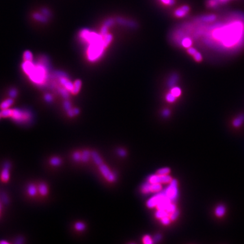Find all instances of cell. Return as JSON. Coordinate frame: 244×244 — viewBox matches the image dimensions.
<instances>
[{
    "instance_id": "obj_1",
    "label": "cell",
    "mask_w": 244,
    "mask_h": 244,
    "mask_svg": "<svg viewBox=\"0 0 244 244\" xmlns=\"http://www.w3.org/2000/svg\"><path fill=\"white\" fill-rule=\"evenodd\" d=\"M214 34H223L218 41L223 47L231 48L239 46L244 40V21L240 18H231L222 26L215 27Z\"/></svg>"
},
{
    "instance_id": "obj_35",
    "label": "cell",
    "mask_w": 244,
    "mask_h": 244,
    "mask_svg": "<svg viewBox=\"0 0 244 244\" xmlns=\"http://www.w3.org/2000/svg\"><path fill=\"white\" fill-rule=\"evenodd\" d=\"M171 93L172 94H173L174 96H175L176 97H179L180 95H181V89H180L179 87L174 86V87H173V88H172L171 90Z\"/></svg>"
},
{
    "instance_id": "obj_16",
    "label": "cell",
    "mask_w": 244,
    "mask_h": 244,
    "mask_svg": "<svg viewBox=\"0 0 244 244\" xmlns=\"http://www.w3.org/2000/svg\"><path fill=\"white\" fill-rule=\"evenodd\" d=\"M38 192L43 197L47 196L49 192L47 185L44 183H41L39 184L38 186Z\"/></svg>"
},
{
    "instance_id": "obj_23",
    "label": "cell",
    "mask_w": 244,
    "mask_h": 244,
    "mask_svg": "<svg viewBox=\"0 0 244 244\" xmlns=\"http://www.w3.org/2000/svg\"><path fill=\"white\" fill-rule=\"evenodd\" d=\"M33 18L37 21H41L43 23H46L47 21V17L45 16L43 14L40 13H34L33 15Z\"/></svg>"
},
{
    "instance_id": "obj_48",
    "label": "cell",
    "mask_w": 244,
    "mask_h": 244,
    "mask_svg": "<svg viewBox=\"0 0 244 244\" xmlns=\"http://www.w3.org/2000/svg\"><path fill=\"white\" fill-rule=\"evenodd\" d=\"M60 94L64 97V99H67L69 97V93L67 90L64 89H60Z\"/></svg>"
},
{
    "instance_id": "obj_37",
    "label": "cell",
    "mask_w": 244,
    "mask_h": 244,
    "mask_svg": "<svg viewBox=\"0 0 244 244\" xmlns=\"http://www.w3.org/2000/svg\"><path fill=\"white\" fill-rule=\"evenodd\" d=\"M81 152L75 151L73 154V158L75 162L81 161Z\"/></svg>"
},
{
    "instance_id": "obj_24",
    "label": "cell",
    "mask_w": 244,
    "mask_h": 244,
    "mask_svg": "<svg viewBox=\"0 0 244 244\" xmlns=\"http://www.w3.org/2000/svg\"><path fill=\"white\" fill-rule=\"evenodd\" d=\"M112 38L113 37H112V34H107L105 36H103V44L105 48L107 47L109 45V44L111 43L112 40Z\"/></svg>"
},
{
    "instance_id": "obj_5",
    "label": "cell",
    "mask_w": 244,
    "mask_h": 244,
    "mask_svg": "<svg viewBox=\"0 0 244 244\" xmlns=\"http://www.w3.org/2000/svg\"><path fill=\"white\" fill-rule=\"evenodd\" d=\"M167 198L173 203H175L179 195L177 181L175 179H172L167 188L164 189Z\"/></svg>"
},
{
    "instance_id": "obj_54",
    "label": "cell",
    "mask_w": 244,
    "mask_h": 244,
    "mask_svg": "<svg viewBox=\"0 0 244 244\" xmlns=\"http://www.w3.org/2000/svg\"><path fill=\"white\" fill-rule=\"evenodd\" d=\"M45 99L48 102H50L53 100V97L50 94H47L45 96Z\"/></svg>"
},
{
    "instance_id": "obj_55",
    "label": "cell",
    "mask_w": 244,
    "mask_h": 244,
    "mask_svg": "<svg viewBox=\"0 0 244 244\" xmlns=\"http://www.w3.org/2000/svg\"><path fill=\"white\" fill-rule=\"evenodd\" d=\"M229 0H217V2L218 3V5L220 4H224L227 2V1H228Z\"/></svg>"
},
{
    "instance_id": "obj_52",
    "label": "cell",
    "mask_w": 244,
    "mask_h": 244,
    "mask_svg": "<svg viewBox=\"0 0 244 244\" xmlns=\"http://www.w3.org/2000/svg\"><path fill=\"white\" fill-rule=\"evenodd\" d=\"M163 4L168 5H172L174 4V0H161Z\"/></svg>"
},
{
    "instance_id": "obj_22",
    "label": "cell",
    "mask_w": 244,
    "mask_h": 244,
    "mask_svg": "<svg viewBox=\"0 0 244 244\" xmlns=\"http://www.w3.org/2000/svg\"><path fill=\"white\" fill-rule=\"evenodd\" d=\"M150 185H151V183L148 181L142 184L141 187L142 193L145 194L151 193L150 192Z\"/></svg>"
},
{
    "instance_id": "obj_17",
    "label": "cell",
    "mask_w": 244,
    "mask_h": 244,
    "mask_svg": "<svg viewBox=\"0 0 244 244\" xmlns=\"http://www.w3.org/2000/svg\"><path fill=\"white\" fill-rule=\"evenodd\" d=\"M91 158L93 159L94 162L99 166L103 163L102 159L101 158L99 153L96 151H91Z\"/></svg>"
},
{
    "instance_id": "obj_28",
    "label": "cell",
    "mask_w": 244,
    "mask_h": 244,
    "mask_svg": "<svg viewBox=\"0 0 244 244\" xmlns=\"http://www.w3.org/2000/svg\"><path fill=\"white\" fill-rule=\"evenodd\" d=\"M192 40L191 39H190L189 37H185L184 39L182 40L181 41V45L182 46L186 48H189V47H191L192 45Z\"/></svg>"
},
{
    "instance_id": "obj_2",
    "label": "cell",
    "mask_w": 244,
    "mask_h": 244,
    "mask_svg": "<svg viewBox=\"0 0 244 244\" xmlns=\"http://www.w3.org/2000/svg\"><path fill=\"white\" fill-rule=\"evenodd\" d=\"M105 47L103 41L101 42L89 44L86 50V57L90 62H95L99 60L104 53Z\"/></svg>"
},
{
    "instance_id": "obj_6",
    "label": "cell",
    "mask_w": 244,
    "mask_h": 244,
    "mask_svg": "<svg viewBox=\"0 0 244 244\" xmlns=\"http://www.w3.org/2000/svg\"><path fill=\"white\" fill-rule=\"evenodd\" d=\"M172 180L171 177L168 175H159L158 174L151 175L148 178V181L151 184H166L169 183Z\"/></svg>"
},
{
    "instance_id": "obj_44",
    "label": "cell",
    "mask_w": 244,
    "mask_h": 244,
    "mask_svg": "<svg viewBox=\"0 0 244 244\" xmlns=\"http://www.w3.org/2000/svg\"><path fill=\"white\" fill-rule=\"evenodd\" d=\"M117 153L118 154V155L121 157H124L127 155V151L122 148H119L117 150Z\"/></svg>"
},
{
    "instance_id": "obj_21",
    "label": "cell",
    "mask_w": 244,
    "mask_h": 244,
    "mask_svg": "<svg viewBox=\"0 0 244 244\" xmlns=\"http://www.w3.org/2000/svg\"><path fill=\"white\" fill-rule=\"evenodd\" d=\"M81 87V81L80 80H77L73 83V90L71 93L73 94H76L80 91Z\"/></svg>"
},
{
    "instance_id": "obj_15",
    "label": "cell",
    "mask_w": 244,
    "mask_h": 244,
    "mask_svg": "<svg viewBox=\"0 0 244 244\" xmlns=\"http://www.w3.org/2000/svg\"><path fill=\"white\" fill-rule=\"evenodd\" d=\"M27 192L30 197H34L37 195L38 192V186L34 184H29L27 188Z\"/></svg>"
},
{
    "instance_id": "obj_34",
    "label": "cell",
    "mask_w": 244,
    "mask_h": 244,
    "mask_svg": "<svg viewBox=\"0 0 244 244\" xmlns=\"http://www.w3.org/2000/svg\"><path fill=\"white\" fill-rule=\"evenodd\" d=\"M23 59L24 61H32L33 60V55L30 51L27 50L23 54Z\"/></svg>"
},
{
    "instance_id": "obj_46",
    "label": "cell",
    "mask_w": 244,
    "mask_h": 244,
    "mask_svg": "<svg viewBox=\"0 0 244 244\" xmlns=\"http://www.w3.org/2000/svg\"><path fill=\"white\" fill-rule=\"evenodd\" d=\"M114 23V21L112 19H109L105 21L104 23V26H106L108 28L112 27Z\"/></svg>"
},
{
    "instance_id": "obj_33",
    "label": "cell",
    "mask_w": 244,
    "mask_h": 244,
    "mask_svg": "<svg viewBox=\"0 0 244 244\" xmlns=\"http://www.w3.org/2000/svg\"><path fill=\"white\" fill-rule=\"evenodd\" d=\"M170 169L168 167H164L162 168H160L157 172V174L159 175H168V174L170 172Z\"/></svg>"
},
{
    "instance_id": "obj_56",
    "label": "cell",
    "mask_w": 244,
    "mask_h": 244,
    "mask_svg": "<svg viewBox=\"0 0 244 244\" xmlns=\"http://www.w3.org/2000/svg\"><path fill=\"white\" fill-rule=\"evenodd\" d=\"M73 112H74V114H75V115L79 114V110L78 109H77V108H75V109H73Z\"/></svg>"
},
{
    "instance_id": "obj_59",
    "label": "cell",
    "mask_w": 244,
    "mask_h": 244,
    "mask_svg": "<svg viewBox=\"0 0 244 244\" xmlns=\"http://www.w3.org/2000/svg\"><path fill=\"white\" fill-rule=\"evenodd\" d=\"M1 117H2V116H1V113H0V118H1Z\"/></svg>"
},
{
    "instance_id": "obj_41",
    "label": "cell",
    "mask_w": 244,
    "mask_h": 244,
    "mask_svg": "<svg viewBox=\"0 0 244 244\" xmlns=\"http://www.w3.org/2000/svg\"><path fill=\"white\" fill-rule=\"evenodd\" d=\"M171 219L169 216H165L161 219V222L164 225H168L171 223Z\"/></svg>"
},
{
    "instance_id": "obj_8",
    "label": "cell",
    "mask_w": 244,
    "mask_h": 244,
    "mask_svg": "<svg viewBox=\"0 0 244 244\" xmlns=\"http://www.w3.org/2000/svg\"><path fill=\"white\" fill-rule=\"evenodd\" d=\"M99 171L102 174L103 177L109 181V182H114L116 180V176L110 170L109 167L105 164H102L99 166Z\"/></svg>"
},
{
    "instance_id": "obj_19",
    "label": "cell",
    "mask_w": 244,
    "mask_h": 244,
    "mask_svg": "<svg viewBox=\"0 0 244 244\" xmlns=\"http://www.w3.org/2000/svg\"><path fill=\"white\" fill-rule=\"evenodd\" d=\"M216 16L213 14L203 16L200 18V20L203 23H213L216 21Z\"/></svg>"
},
{
    "instance_id": "obj_27",
    "label": "cell",
    "mask_w": 244,
    "mask_h": 244,
    "mask_svg": "<svg viewBox=\"0 0 244 244\" xmlns=\"http://www.w3.org/2000/svg\"><path fill=\"white\" fill-rule=\"evenodd\" d=\"M162 184H151L150 185V192L151 193H154V192H159L162 189Z\"/></svg>"
},
{
    "instance_id": "obj_45",
    "label": "cell",
    "mask_w": 244,
    "mask_h": 244,
    "mask_svg": "<svg viewBox=\"0 0 244 244\" xmlns=\"http://www.w3.org/2000/svg\"><path fill=\"white\" fill-rule=\"evenodd\" d=\"M18 94V92L17 89L13 88L9 91V96L11 99H14L17 97Z\"/></svg>"
},
{
    "instance_id": "obj_9",
    "label": "cell",
    "mask_w": 244,
    "mask_h": 244,
    "mask_svg": "<svg viewBox=\"0 0 244 244\" xmlns=\"http://www.w3.org/2000/svg\"><path fill=\"white\" fill-rule=\"evenodd\" d=\"M10 163H6L4 167L2 168L0 174V179L4 182L7 183L10 179Z\"/></svg>"
},
{
    "instance_id": "obj_14",
    "label": "cell",
    "mask_w": 244,
    "mask_h": 244,
    "mask_svg": "<svg viewBox=\"0 0 244 244\" xmlns=\"http://www.w3.org/2000/svg\"><path fill=\"white\" fill-rule=\"evenodd\" d=\"M244 123V115L240 114L233 119L232 122V124L235 128H239Z\"/></svg>"
},
{
    "instance_id": "obj_53",
    "label": "cell",
    "mask_w": 244,
    "mask_h": 244,
    "mask_svg": "<svg viewBox=\"0 0 244 244\" xmlns=\"http://www.w3.org/2000/svg\"><path fill=\"white\" fill-rule=\"evenodd\" d=\"M171 112L168 109H164L162 112V115L164 117H168L170 115Z\"/></svg>"
},
{
    "instance_id": "obj_13",
    "label": "cell",
    "mask_w": 244,
    "mask_h": 244,
    "mask_svg": "<svg viewBox=\"0 0 244 244\" xmlns=\"http://www.w3.org/2000/svg\"><path fill=\"white\" fill-rule=\"evenodd\" d=\"M189 11V8L188 6H183L177 9L175 12L176 17L177 18H183L185 17Z\"/></svg>"
},
{
    "instance_id": "obj_32",
    "label": "cell",
    "mask_w": 244,
    "mask_h": 244,
    "mask_svg": "<svg viewBox=\"0 0 244 244\" xmlns=\"http://www.w3.org/2000/svg\"><path fill=\"white\" fill-rule=\"evenodd\" d=\"M0 113L2 118H10L11 114H12V110L9 109L2 110V111Z\"/></svg>"
},
{
    "instance_id": "obj_4",
    "label": "cell",
    "mask_w": 244,
    "mask_h": 244,
    "mask_svg": "<svg viewBox=\"0 0 244 244\" xmlns=\"http://www.w3.org/2000/svg\"><path fill=\"white\" fill-rule=\"evenodd\" d=\"M10 118L13 121L18 123H26L32 119V115L30 112L19 109L12 110V114Z\"/></svg>"
},
{
    "instance_id": "obj_26",
    "label": "cell",
    "mask_w": 244,
    "mask_h": 244,
    "mask_svg": "<svg viewBox=\"0 0 244 244\" xmlns=\"http://www.w3.org/2000/svg\"><path fill=\"white\" fill-rule=\"evenodd\" d=\"M170 214H169L166 210H161V209L158 210V211L155 214V217L157 218L160 219L165 216H170Z\"/></svg>"
},
{
    "instance_id": "obj_36",
    "label": "cell",
    "mask_w": 244,
    "mask_h": 244,
    "mask_svg": "<svg viewBox=\"0 0 244 244\" xmlns=\"http://www.w3.org/2000/svg\"><path fill=\"white\" fill-rule=\"evenodd\" d=\"M176 98L175 96H174L173 94H172L171 93H168V94L166 95V99L168 102L173 103L174 102L176 99Z\"/></svg>"
},
{
    "instance_id": "obj_3",
    "label": "cell",
    "mask_w": 244,
    "mask_h": 244,
    "mask_svg": "<svg viewBox=\"0 0 244 244\" xmlns=\"http://www.w3.org/2000/svg\"><path fill=\"white\" fill-rule=\"evenodd\" d=\"M31 80L37 84H41L45 81L47 77V70L42 64H34V69L28 75Z\"/></svg>"
},
{
    "instance_id": "obj_10",
    "label": "cell",
    "mask_w": 244,
    "mask_h": 244,
    "mask_svg": "<svg viewBox=\"0 0 244 244\" xmlns=\"http://www.w3.org/2000/svg\"><path fill=\"white\" fill-rule=\"evenodd\" d=\"M227 213V208L223 204H219L215 207L214 209V214L216 218H222Z\"/></svg>"
},
{
    "instance_id": "obj_57",
    "label": "cell",
    "mask_w": 244,
    "mask_h": 244,
    "mask_svg": "<svg viewBox=\"0 0 244 244\" xmlns=\"http://www.w3.org/2000/svg\"><path fill=\"white\" fill-rule=\"evenodd\" d=\"M8 244V242H6V241H0V244Z\"/></svg>"
},
{
    "instance_id": "obj_31",
    "label": "cell",
    "mask_w": 244,
    "mask_h": 244,
    "mask_svg": "<svg viewBox=\"0 0 244 244\" xmlns=\"http://www.w3.org/2000/svg\"><path fill=\"white\" fill-rule=\"evenodd\" d=\"M74 228L77 231H83L86 229V225L84 223H83V222H77L75 224Z\"/></svg>"
},
{
    "instance_id": "obj_51",
    "label": "cell",
    "mask_w": 244,
    "mask_h": 244,
    "mask_svg": "<svg viewBox=\"0 0 244 244\" xmlns=\"http://www.w3.org/2000/svg\"><path fill=\"white\" fill-rule=\"evenodd\" d=\"M197 52V50L194 47H190L188 48V53L189 54L193 56Z\"/></svg>"
},
{
    "instance_id": "obj_42",
    "label": "cell",
    "mask_w": 244,
    "mask_h": 244,
    "mask_svg": "<svg viewBox=\"0 0 244 244\" xmlns=\"http://www.w3.org/2000/svg\"><path fill=\"white\" fill-rule=\"evenodd\" d=\"M162 239V236L159 233H157L154 236V237L153 238V241L154 244H156L159 242Z\"/></svg>"
},
{
    "instance_id": "obj_49",
    "label": "cell",
    "mask_w": 244,
    "mask_h": 244,
    "mask_svg": "<svg viewBox=\"0 0 244 244\" xmlns=\"http://www.w3.org/2000/svg\"><path fill=\"white\" fill-rule=\"evenodd\" d=\"M64 109L68 112L70 109H71V105L70 102L68 101H66L64 102Z\"/></svg>"
},
{
    "instance_id": "obj_12",
    "label": "cell",
    "mask_w": 244,
    "mask_h": 244,
    "mask_svg": "<svg viewBox=\"0 0 244 244\" xmlns=\"http://www.w3.org/2000/svg\"><path fill=\"white\" fill-rule=\"evenodd\" d=\"M34 64L32 63V61H24L22 64V69L27 75L30 74L33 69H34Z\"/></svg>"
},
{
    "instance_id": "obj_58",
    "label": "cell",
    "mask_w": 244,
    "mask_h": 244,
    "mask_svg": "<svg viewBox=\"0 0 244 244\" xmlns=\"http://www.w3.org/2000/svg\"><path fill=\"white\" fill-rule=\"evenodd\" d=\"M1 205H0V214H1Z\"/></svg>"
},
{
    "instance_id": "obj_18",
    "label": "cell",
    "mask_w": 244,
    "mask_h": 244,
    "mask_svg": "<svg viewBox=\"0 0 244 244\" xmlns=\"http://www.w3.org/2000/svg\"><path fill=\"white\" fill-rule=\"evenodd\" d=\"M81 161L83 162H87L91 158V152L89 150H83L81 152Z\"/></svg>"
},
{
    "instance_id": "obj_29",
    "label": "cell",
    "mask_w": 244,
    "mask_h": 244,
    "mask_svg": "<svg viewBox=\"0 0 244 244\" xmlns=\"http://www.w3.org/2000/svg\"><path fill=\"white\" fill-rule=\"evenodd\" d=\"M117 21L122 25L129 26V27H135V23L131 21H128L122 18H119L117 19Z\"/></svg>"
},
{
    "instance_id": "obj_11",
    "label": "cell",
    "mask_w": 244,
    "mask_h": 244,
    "mask_svg": "<svg viewBox=\"0 0 244 244\" xmlns=\"http://www.w3.org/2000/svg\"><path fill=\"white\" fill-rule=\"evenodd\" d=\"M60 83L61 84V85L63 86L65 89L68 91L71 92V90H73V84L67 77L64 76L60 77Z\"/></svg>"
},
{
    "instance_id": "obj_38",
    "label": "cell",
    "mask_w": 244,
    "mask_h": 244,
    "mask_svg": "<svg viewBox=\"0 0 244 244\" xmlns=\"http://www.w3.org/2000/svg\"><path fill=\"white\" fill-rule=\"evenodd\" d=\"M176 210H177V209H176V206L175 204L174 203L172 202V203H171L168 205V206L167 207L166 211H167V212H168L169 214H170L172 213L173 212H174V211Z\"/></svg>"
},
{
    "instance_id": "obj_47",
    "label": "cell",
    "mask_w": 244,
    "mask_h": 244,
    "mask_svg": "<svg viewBox=\"0 0 244 244\" xmlns=\"http://www.w3.org/2000/svg\"><path fill=\"white\" fill-rule=\"evenodd\" d=\"M108 28H109L103 25L100 30V34H101L102 36H104L106 34H108Z\"/></svg>"
},
{
    "instance_id": "obj_43",
    "label": "cell",
    "mask_w": 244,
    "mask_h": 244,
    "mask_svg": "<svg viewBox=\"0 0 244 244\" xmlns=\"http://www.w3.org/2000/svg\"><path fill=\"white\" fill-rule=\"evenodd\" d=\"M193 58L194 59V60L197 62H201L202 60V56L201 54L197 51V53L193 55Z\"/></svg>"
},
{
    "instance_id": "obj_30",
    "label": "cell",
    "mask_w": 244,
    "mask_h": 244,
    "mask_svg": "<svg viewBox=\"0 0 244 244\" xmlns=\"http://www.w3.org/2000/svg\"><path fill=\"white\" fill-rule=\"evenodd\" d=\"M177 80H178V76L176 74H173L168 80V85L170 87L174 86L175 85Z\"/></svg>"
},
{
    "instance_id": "obj_50",
    "label": "cell",
    "mask_w": 244,
    "mask_h": 244,
    "mask_svg": "<svg viewBox=\"0 0 244 244\" xmlns=\"http://www.w3.org/2000/svg\"><path fill=\"white\" fill-rule=\"evenodd\" d=\"M41 13L45 16H46L47 17H49L50 15V11L47 8H43V9H41Z\"/></svg>"
},
{
    "instance_id": "obj_25",
    "label": "cell",
    "mask_w": 244,
    "mask_h": 244,
    "mask_svg": "<svg viewBox=\"0 0 244 244\" xmlns=\"http://www.w3.org/2000/svg\"><path fill=\"white\" fill-rule=\"evenodd\" d=\"M49 163L51 164L52 166H54V167H57L60 166L62 163V160L60 157H53L51 158L50 159L49 161Z\"/></svg>"
},
{
    "instance_id": "obj_39",
    "label": "cell",
    "mask_w": 244,
    "mask_h": 244,
    "mask_svg": "<svg viewBox=\"0 0 244 244\" xmlns=\"http://www.w3.org/2000/svg\"><path fill=\"white\" fill-rule=\"evenodd\" d=\"M143 242L145 244H153V239L149 235H145L143 237Z\"/></svg>"
},
{
    "instance_id": "obj_20",
    "label": "cell",
    "mask_w": 244,
    "mask_h": 244,
    "mask_svg": "<svg viewBox=\"0 0 244 244\" xmlns=\"http://www.w3.org/2000/svg\"><path fill=\"white\" fill-rule=\"evenodd\" d=\"M13 103H14V101H13V99L11 98V99H7L1 103L0 108L2 110L9 109V107L13 105Z\"/></svg>"
},
{
    "instance_id": "obj_40",
    "label": "cell",
    "mask_w": 244,
    "mask_h": 244,
    "mask_svg": "<svg viewBox=\"0 0 244 244\" xmlns=\"http://www.w3.org/2000/svg\"><path fill=\"white\" fill-rule=\"evenodd\" d=\"M179 214H180L179 211L177 210H175L174 212H173L172 213L170 214V218L171 219L172 221H175V220H176V219L178 218V216H179Z\"/></svg>"
},
{
    "instance_id": "obj_7",
    "label": "cell",
    "mask_w": 244,
    "mask_h": 244,
    "mask_svg": "<svg viewBox=\"0 0 244 244\" xmlns=\"http://www.w3.org/2000/svg\"><path fill=\"white\" fill-rule=\"evenodd\" d=\"M165 197H167V196L165 193V190H164L162 192H159L158 194L155 195L149 199L146 202V206L148 208L152 209L154 207H156L159 203V202L161 201Z\"/></svg>"
}]
</instances>
